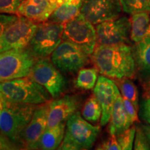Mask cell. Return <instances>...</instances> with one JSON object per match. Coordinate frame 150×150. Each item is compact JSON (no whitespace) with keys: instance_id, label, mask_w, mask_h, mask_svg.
Returning <instances> with one entry per match:
<instances>
[{"instance_id":"30","label":"cell","mask_w":150,"mask_h":150,"mask_svg":"<svg viewBox=\"0 0 150 150\" xmlns=\"http://www.w3.org/2000/svg\"><path fill=\"white\" fill-rule=\"evenodd\" d=\"M123 102L129 120H130L132 125H134V124L136 122L138 121V112H137L138 109L135 107L134 105L133 104L129 99L124 98L123 97Z\"/></svg>"},{"instance_id":"20","label":"cell","mask_w":150,"mask_h":150,"mask_svg":"<svg viewBox=\"0 0 150 150\" xmlns=\"http://www.w3.org/2000/svg\"><path fill=\"white\" fill-rule=\"evenodd\" d=\"M83 2V0H65L53 11L48 20L64 24L80 13Z\"/></svg>"},{"instance_id":"8","label":"cell","mask_w":150,"mask_h":150,"mask_svg":"<svg viewBox=\"0 0 150 150\" xmlns=\"http://www.w3.org/2000/svg\"><path fill=\"white\" fill-rule=\"evenodd\" d=\"M29 76L45 88L53 99L61 96L67 88L66 79L61 71L47 58L37 59Z\"/></svg>"},{"instance_id":"40","label":"cell","mask_w":150,"mask_h":150,"mask_svg":"<svg viewBox=\"0 0 150 150\" xmlns=\"http://www.w3.org/2000/svg\"><path fill=\"white\" fill-rule=\"evenodd\" d=\"M149 87H150V85H149Z\"/></svg>"},{"instance_id":"36","label":"cell","mask_w":150,"mask_h":150,"mask_svg":"<svg viewBox=\"0 0 150 150\" xmlns=\"http://www.w3.org/2000/svg\"><path fill=\"white\" fill-rule=\"evenodd\" d=\"M3 107H4V106H3V102H2V100H1V95H0V110H2Z\"/></svg>"},{"instance_id":"15","label":"cell","mask_w":150,"mask_h":150,"mask_svg":"<svg viewBox=\"0 0 150 150\" xmlns=\"http://www.w3.org/2000/svg\"><path fill=\"white\" fill-rule=\"evenodd\" d=\"M80 102L76 95H66L52 100L49 104L47 129L52 128L62 122H66L74 112L78 111Z\"/></svg>"},{"instance_id":"22","label":"cell","mask_w":150,"mask_h":150,"mask_svg":"<svg viewBox=\"0 0 150 150\" xmlns=\"http://www.w3.org/2000/svg\"><path fill=\"white\" fill-rule=\"evenodd\" d=\"M98 72V70L95 67L81 69L76 79V88L81 90L93 89L96 85Z\"/></svg>"},{"instance_id":"9","label":"cell","mask_w":150,"mask_h":150,"mask_svg":"<svg viewBox=\"0 0 150 150\" xmlns=\"http://www.w3.org/2000/svg\"><path fill=\"white\" fill-rule=\"evenodd\" d=\"M38 23L22 16L6 28L1 38L0 52L27 47L37 29Z\"/></svg>"},{"instance_id":"11","label":"cell","mask_w":150,"mask_h":150,"mask_svg":"<svg viewBox=\"0 0 150 150\" xmlns=\"http://www.w3.org/2000/svg\"><path fill=\"white\" fill-rule=\"evenodd\" d=\"M97 45L128 44L130 38L131 23L126 16H120L115 19L97 24Z\"/></svg>"},{"instance_id":"28","label":"cell","mask_w":150,"mask_h":150,"mask_svg":"<svg viewBox=\"0 0 150 150\" xmlns=\"http://www.w3.org/2000/svg\"><path fill=\"white\" fill-rule=\"evenodd\" d=\"M24 1V0H0V13L17 14L19 7Z\"/></svg>"},{"instance_id":"6","label":"cell","mask_w":150,"mask_h":150,"mask_svg":"<svg viewBox=\"0 0 150 150\" xmlns=\"http://www.w3.org/2000/svg\"><path fill=\"white\" fill-rule=\"evenodd\" d=\"M63 24L49 20L38 23L35 32L27 47L38 59L47 58L63 41Z\"/></svg>"},{"instance_id":"34","label":"cell","mask_w":150,"mask_h":150,"mask_svg":"<svg viewBox=\"0 0 150 150\" xmlns=\"http://www.w3.org/2000/svg\"><path fill=\"white\" fill-rule=\"evenodd\" d=\"M142 127L144 131H145L146 136L147 137V139L149 140V145H150V125L145 124V125H142Z\"/></svg>"},{"instance_id":"26","label":"cell","mask_w":150,"mask_h":150,"mask_svg":"<svg viewBox=\"0 0 150 150\" xmlns=\"http://www.w3.org/2000/svg\"><path fill=\"white\" fill-rule=\"evenodd\" d=\"M136 127L134 125L117 137V140L122 150H131L134 147Z\"/></svg>"},{"instance_id":"23","label":"cell","mask_w":150,"mask_h":150,"mask_svg":"<svg viewBox=\"0 0 150 150\" xmlns=\"http://www.w3.org/2000/svg\"><path fill=\"white\" fill-rule=\"evenodd\" d=\"M102 114V106L97 97L93 95L88 99L84 104L82 108L81 115L89 122L95 124L100 120Z\"/></svg>"},{"instance_id":"31","label":"cell","mask_w":150,"mask_h":150,"mask_svg":"<svg viewBox=\"0 0 150 150\" xmlns=\"http://www.w3.org/2000/svg\"><path fill=\"white\" fill-rule=\"evenodd\" d=\"M140 116L142 120L150 125V97L142 100L140 106Z\"/></svg>"},{"instance_id":"39","label":"cell","mask_w":150,"mask_h":150,"mask_svg":"<svg viewBox=\"0 0 150 150\" xmlns=\"http://www.w3.org/2000/svg\"><path fill=\"white\" fill-rule=\"evenodd\" d=\"M1 110H0V113H1Z\"/></svg>"},{"instance_id":"33","label":"cell","mask_w":150,"mask_h":150,"mask_svg":"<svg viewBox=\"0 0 150 150\" xmlns=\"http://www.w3.org/2000/svg\"><path fill=\"white\" fill-rule=\"evenodd\" d=\"M22 149L23 147L22 146L11 141L0 133V150H18Z\"/></svg>"},{"instance_id":"12","label":"cell","mask_w":150,"mask_h":150,"mask_svg":"<svg viewBox=\"0 0 150 150\" xmlns=\"http://www.w3.org/2000/svg\"><path fill=\"white\" fill-rule=\"evenodd\" d=\"M122 11L120 0H83L80 13L94 25L115 19Z\"/></svg>"},{"instance_id":"35","label":"cell","mask_w":150,"mask_h":150,"mask_svg":"<svg viewBox=\"0 0 150 150\" xmlns=\"http://www.w3.org/2000/svg\"><path fill=\"white\" fill-rule=\"evenodd\" d=\"M65 1V0H48L49 2L53 6L54 8H55V9L57 8L58 6H59L60 5L62 4Z\"/></svg>"},{"instance_id":"7","label":"cell","mask_w":150,"mask_h":150,"mask_svg":"<svg viewBox=\"0 0 150 150\" xmlns=\"http://www.w3.org/2000/svg\"><path fill=\"white\" fill-rule=\"evenodd\" d=\"M79 13L64 24L62 38L79 47L91 56L97 44L96 29Z\"/></svg>"},{"instance_id":"4","label":"cell","mask_w":150,"mask_h":150,"mask_svg":"<svg viewBox=\"0 0 150 150\" xmlns=\"http://www.w3.org/2000/svg\"><path fill=\"white\" fill-rule=\"evenodd\" d=\"M100 133V127L84 119L79 111L66 122L65 136L60 150H86L93 147Z\"/></svg>"},{"instance_id":"16","label":"cell","mask_w":150,"mask_h":150,"mask_svg":"<svg viewBox=\"0 0 150 150\" xmlns=\"http://www.w3.org/2000/svg\"><path fill=\"white\" fill-rule=\"evenodd\" d=\"M54 10L48 0H24L17 14L40 23L48 20Z\"/></svg>"},{"instance_id":"38","label":"cell","mask_w":150,"mask_h":150,"mask_svg":"<svg viewBox=\"0 0 150 150\" xmlns=\"http://www.w3.org/2000/svg\"><path fill=\"white\" fill-rule=\"evenodd\" d=\"M149 94H150V89H149Z\"/></svg>"},{"instance_id":"18","label":"cell","mask_w":150,"mask_h":150,"mask_svg":"<svg viewBox=\"0 0 150 150\" xmlns=\"http://www.w3.org/2000/svg\"><path fill=\"white\" fill-rule=\"evenodd\" d=\"M109 122V134L115 135L116 136L122 134L133 125L129 120L125 110L122 95L117 97L114 104Z\"/></svg>"},{"instance_id":"41","label":"cell","mask_w":150,"mask_h":150,"mask_svg":"<svg viewBox=\"0 0 150 150\" xmlns=\"http://www.w3.org/2000/svg\"><path fill=\"white\" fill-rule=\"evenodd\" d=\"M149 81H150V79H149Z\"/></svg>"},{"instance_id":"21","label":"cell","mask_w":150,"mask_h":150,"mask_svg":"<svg viewBox=\"0 0 150 150\" xmlns=\"http://www.w3.org/2000/svg\"><path fill=\"white\" fill-rule=\"evenodd\" d=\"M130 38L134 43L138 42L148 36L150 29L149 13L142 12L131 15Z\"/></svg>"},{"instance_id":"17","label":"cell","mask_w":150,"mask_h":150,"mask_svg":"<svg viewBox=\"0 0 150 150\" xmlns=\"http://www.w3.org/2000/svg\"><path fill=\"white\" fill-rule=\"evenodd\" d=\"M132 52L136 70L143 78L150 79V36L135 43Z\"/></svg>"},{"instance_id":"2","label":"cell","mask_w":150,"mask_h":150,"mask_svg":"<svg viewBox=\"0 0 150 150\" xmlns=\"http://www.w3.org/2000/svg\"><path fill=\"white\" fill-rule=\"evenodd\" d=\"M0 95L11 102L34 105L50 102L53 99L45 88L30 76L1 82Z\"/></svg>"},{"instance_id":"1","label":"cell","mask_w":150,"mask_h":150,"mask_svg":"<svg viewBox=\"0 0 150 150\" xmlns=\"http://www.w3.org/2000/svg\"><path fill=\"white\" fill-rule=\"evenodd\" d=\"M91 58L99 72L111 79H132L136 74L132 47L128 44L97 45Z\"/></svg>"},{"instance_id":"27","label":"cell","mask_w":150,"mask_h":150,"mask_svg":"<svg viewBox=\"0 0 150 150\" xmlns=\"http://www.w3.org/2000/svg\"><path fill=\"white\" fill-rule=\"evenodd\" d=\"M136 131L134 142V149L135 150H149L150 145L147 137L142 129V125L136 126Z\"/></svg>"},{"instance_id":"10","label":"cell","mask_w":150,"mask_h":150,"mask_svg":"<svg viewBox=\"0 0 150 150\" xmlns=\"http://www.w3.org/2000/svg\"><path fill=\"white\" fill-rule=\"evenodd\" d=\"M90 57L79 47L63 40L51 54V61L61 72L73 74L85 67Z\"/></svg>"},{"instance_id":"24","label":"cell","mask_w":150,"mask_h":150,"mask_svg":"<svg viewBox=\"0 0 150 150\" xmlns=\"http://www.w3.org/2000/svg\"><path fill=\"white\" fill-rule=\"evenodd\" d=\"M122 8L127 14L150 12V0H120Z\"/></svg>"},{"instance_id":"25","label":"cell","mask_w":150,"mask_h":150,"mask_svg":"<svg viewBox=\"0 0 150 150\" xmlns=\"http://www.w3.org/2000/svg\"><path fill=\"white\" fill-rule=\"evenodd\" d=\"M120 81L119 88L122 96L129 99L138 110V92L136 85L130 79H125Z\"/></svg>"},{"instance_id":"5","label":"cell","mask_w":150,"mask_h":150,"mask_svg":"<svg viewBox=\"0 0 150 150\" xmlns=\"http://www.w3.org/2000/svg\"><path fill=\"white\" fill-rule=\"evenodd\" d=\"M37 59L28 47L0 52V83L29 76Z\"/></svg>"},{"instance_id":"13","label":"cell","mask_w":150,"mask_h":150,"mask_svg":"<svg viewBox=\"0 0 150 150\" xmlns=\"http://www.w3.org/2000/svg\"><path fill=\"white\" fill-rule=\"evenodd\" d=\"M93 93L102 106L100 125L104 127L109 122L114 104L121 93L112 79L102 75L98 76Z\"/></svg>"},{"instance_id":"19","label":"cell","mask_w":150,"mask_h":150,"mask_svg":"<svg viewBox=\"0 0 150 150\" xmlns=\"http://www.w3.org/2000/svg\"><path fill=\"white\" fill-rule=\"evenodd\" d=\"M66 122L47 129L35 144L33 149L54 150L61 145L65 136Z\"/></svg>"},{"instance_id":"29","label":"cell","mask_w":150,"mask_h":150,"mask_svg":"<svg viewBox=\"0 0 150 150\" xmlns=\"http://www.w3.org/2000/svg\"><path fill=\"white\" fill-rule=\"evenodd\" d=\"M96 149L99 150H121L117 140V137L115 135L110 134L106 139L97 145Z\"/></svg>"},{"instance_id":"3","label":"cell","mask_w":150,"mask_h":150,"mask_svg":"<svg viewBox=\"0 0 150 150\" xmlns=\"http://www.w3.org/2000/svg\"><path fill=\"white\" fill-rule=\"evenodd\" d=\"M1 100L4 107L0 113V133L22 146V134L38 105L13 102L2 98Z\"/></svg>"},{"instance_id":"32","label":"cell","mask_w":150,"mask_h":150,"mask_svg":"<svg viewBox=\"0 0 150 150\" xmlns=\"http://www.w3.org/2000/svg\"><path fill=\"white\" fill-rule=\"evenodd\" d=\"M18 16L17 15H11V14H2L0 13V47H1V38L4 31L6 28L16 20Z\"/></svg>"},{"instance_id":"14","label":"cell","mask_w":150,"mask_h":150,"mask_svg":"<svg viewBox=\"0 0 150 150\" xmlns=\"http://www.w3.org/2000/svg\"><path fill=\"white\" fill-rule=\"evenodd\" d=\"M50 102L38 105L29 123L21 136V145L24 149H33V147L47 127Z\"/></svg>"},{"instance_id":"37","label":"cell","mask_w":150,"mask_h":150,"mask_svg":"<svg viewBox=\"0 0 150 150\" xmlns=\"http://www.w3.org/2000/svg\"><path fill=\"white\" fill-rule=\"evenodd\" d=\"M148 36H150V29H149V35H148Z\"/></svg>"}]
</instances>
